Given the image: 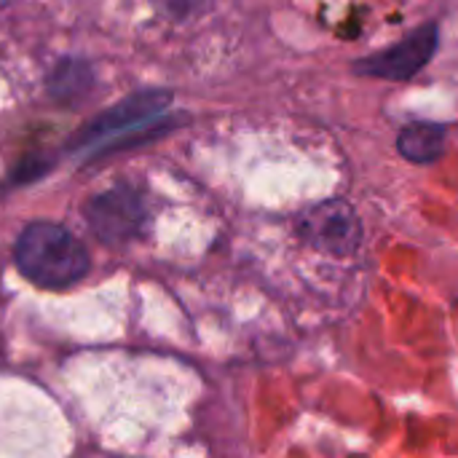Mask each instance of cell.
Masks as SVG:
<instances>
[{
    "label": "cell",
    "instance_id": "obj_1",
    "mask_svg": "<svg viewBox=\"0 0 458 458\" xmlns=\"http://www.w3.org/2000/svg\"><path fill=\"white\" fill-rule=\"evenodd\" d=\"M13 260L24 279L48 290L70 287L89 271L86 247L56 223H30L16 239Z\"/></svg>",
    "mask_w": 458,
    "mask_h": 458
},
{
    "label": "cell",
    "instance_id": "obj_2",
    "mask_svg": "<svg viewBox=\"0 0 458 458\" xmlns=\"http://www.w3.org/2000/svg\"><path fill=\"white\" fill-rule=\"evenodd\" d=\"M298 231L311 247L330 252L335 258L352 255L362 242V223H360L357 212L352 209V204H346L341 199L322 201V204L311 207L301 217Z\"/></svg>",
    "mask_w": 458,
    "mask_h": 458
},
{
    "label": "cell",
    "instance_id": "obj_3",
    "mask_svg": "<svg viewBox=\"0 0 458 458\" xmlns=\"http://www.w3.org/2000/svg\"><path fill=\"white\" fill-rule=\"evenodd\" d=\"M437 38H440L437 24L427 21L419 30H413L408 38H403L397 46H389L373 56L360 59L354 64V70L360 75H373V78H384V81H408L419 70L427 67L432 54L437 51Z\"/></svg>",
    "mask_w": 458,
    "mask_h": 458
},
{
    "label": "cell",
    "instance_id": "obj_4",
    "mask_svg": "<svg viewBox=\"0 0 458 458\" xmlns=\"http://www.w3.org/2000/svg\"><path fill=\"white\" fill-rule=\"evenodd\" d=\"M172 102L169 91L161 89H150V91H140L123 102H118L113 110L97 115L86 131H81L78 137V148L99 142L105 137H126L131 131H142L145 126H150L153 121H158V115L166 110V105Z\"/></svg>",
    "mask_w": 458,
    "mask_h": 458
},
{
    "label": "cell",
    "instance_id": "obj_5",
    "mask_svg": "<svg viewBox=\"0 0 458 458\" xmlns=\"http://www.w3.org/2000/svg\"><path fill=\"white\" fill-rule=\"evenodd\" d=\"M86 220L99 242L123 244L140 231L145 220V207L131 188L118 185L113 191L94 196L86 204Z\"/></svg>",
    "mask_w": 458,
    "mask_h": 458
},
{
    "label": "cell",
    "instance_id": "obj_6",
    "mask_svg": "<svg viewBox=\"0 0 458 458\" xmlns=\"http://www.w3.org/2000/svg\"><path fill=\"white\" fill-rule=\"evenodd\" d=\"M445 140H448V129L443 123L419 121V123H408L400 129L397 150L413 164H432L443 156Z\"/></svg>",
    "mask_w": 458,
    "mask_h": 458
},
{
    "label": "cell",
    "instance_id": "obj_7",
    "mask_svg": "<svg viewBox=\"0 0 458 458\" xmlns=\"http://www.w3.org/2000/svg\"><path fill=\"white\" fill-rule=\"evenodd\" d=\"M94 89V70L83 59H62L48 75V94L62 102H78Z\"/></svg>",
    "mask_w": 458,
    "mask_h": 458
},
{
    "label": "cell",
    "instance_id": "obj_8",
    "mask_svg": "<svg viewBox=\"0 0 458 458\" xmlns=\"http://www.w3.org/2000/svg\"><path fill=\"white\" fill-rule=\"evenodd\" d=\"M156 3H158L161 8H166L169 13H174V16H185V13L199 11L204 0H156Z\"/></svg>",
    "mask_w": 458,
    "mask_h": 458
}]
</instances>
